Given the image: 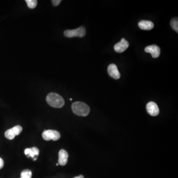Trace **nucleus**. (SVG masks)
Returning a JSON list of instances; mask_svg holds the SVG:
<instances>
[{
  "instance_id": "nucleus-1",
  "label": "nucleus",
  "mask_w": 178,
  "mask_h": 178,
  "mask_svg": "<svg viewBox=\"0 0 178 178\" xmlns=\"http://www.w3.org/2000/svg\"><path fill=\"white\" fill-rule=\"evenodd\" d=\"M46 101L50 106L55 108H62L65 104L63 98L55 92L48 94L46 98Z\"/></svg>"
},
{
  "instance_id": "nucleus-2",
  "label": "nucleus",
  "mask_w": 178,
  "mask_h": 178,
  "mask_svg": "<svg viewBox=\"0 0 178 178\" xmlns=\"http://www.w3.org/2000/svg\"><path fill=\"white\" fill-rule=\"evenodd\" d=\"M72 109L75 114L80 116H87L90 111L89 106L81 101L74 102L72 104Z\"/></svg>"
},
{
  "instance_id": "nucleus-3",
  "label": "nucleus",
  "mask_w": 178,
  "mask_h": 178,
  "mask_svg": "<svg viewBox=\"0 0 178 178\" xmlns=\"http://www.w3.org/2000/svg\"><path fill=\"white\" fill-rule=\"evenodd\" d=\"M86 29L84 27H81L73 30H66L64 32V35L68 38L79 37H83L86 35Z\"/></svg>"
},
{
  "instance_id": "nucleus-4",
  "label": "nucleus",
  "mask_w": 178,
  "mask_h": 178,
  "mask_svg": "<svg viewBox=\"0 0 178 178\" xmlns=\"http://www.w3.org/2000/svg\"><path fill=\"white\" fill-rule=\"evenodd\" d=\"M43 138L46 141H58L61 138L60 133L55 130H48L45 131L42 134Z\"/></svg>"
},
{
  "instance_id": "nucleus-5",
  "label": "nucleus",
  "mask_w": 178,
  "mask_h": 178,
  "mask_svg": "<svg viewBox=\"0 0 178 178\" xmlns=\"http://www.w3.org/2000/svg\"><path fill=\"white\" fill-rule=\"evenodd\" d=\"M129 46L128 42L126 41L124 38H122L119 43L115 45L114 50L116 52L119 53H123L127 50Z\"/></svg>"
},
{
  "instance_id": "nucleus-6",
  "label": "nucleus",
  "mask_w": 178,
  "mask_h": 178,
  "mask_svg": "<svg viewBox=\"0 0 178 178\" xmlns=\"http://www.w3.org/2000/svg\"><path fill=\"white\" fill-rule=\"evenodd\" d=\"M146 110L148 113L152 116H157L159 113V109L155 102L151 101L146 105Z\"/></svg>"
},
{
  "instance_id": "nucleus-7",
  "label": "nucleus",
  "mask_w": 178,
  "mask_h": 178,
  "mask_svg": "<svg viewBox=\"0 0 178 178\" xmlns=\"http://www.w3.org/2000/svg\"><path fill=\"white\" fill-rule=\"evenodd\" d=\"M146 53H150L153 58H158L160 55V49L158 46L156 45H150L145 48V49Z\"/></svg>"
},
{
  "instance_id": "nucleus-8",
  "label": "nucleus",
  "mask_w": 178,
  "mask_h": 178,
  "mask_svg": "<svg viewBox=\"0 0 178 178\" xmlns=\"http://www.w3.org/2000/svg\"><path fill=\"white\" fill-rule=\"evenodd\" d=\"M108 73L109 75L115 79H118L120 77V73L117 67L114 64H111L108 68Z\"/></svg>"
},
{
  "instance_id": "nucleus-9",
  "label": "nucleus",
  "mask_w": 178,
  "mask_h": 178,
  "mask_svg": "<svg viewBox=\"0 0 178 178\" xmlns=\"http://www.w3.org/2000/svg\"><path fill=\"white\" fill-rule=\"evenodd\" d=\"M68 158L67 152L64 149H61L58 153V164L61 166H64L67 164Z\"/></svg>"
},
{
  "instance_id": "nucleus-10",
  "label": "nucleus",
  "mask_w": 178,
  "mask_h": 178,
  "mask_svg": "<svg viewBox=\"0 0 178 178\" xmlns=\"http://www.w3.org/2000/svg\"><path fill=\"white\" fill-rule=\"evenodd\" d=\"M139 27L142 30H151L154 27V24L151 21L142 20L138 23Z\"/></svg>"
},
{
  "instance_id": "nucleus-11",
  "label": "nucleus",
  "mask_w": 178,
  "mask_h": 178,
  "mask_svg": "<svg viewBox=\"0 0 178 178\" xmlns=\"http://www.w3.org/2000/svg\"><path fill=\"white\" fill-rule=\"evenodd\" d=\"M5 136L6 138L8 139H13L16 136L14 133L12 128L7 130V131L5 133Z\"/></svg>"
},
{
  "instance_id": "nucleus-12",
  "label": "nucleus",
  "mask_w": 178,
  "mask_h": 178,
  "mask_svg": "<svg viewBox=\"0 0 178 178\" xmlns=\"http://www.w3.org/2000/svg\"><path fill=\"white\" fill-rule=\"evenodd\" d=\"M32 172L28 169H26L23 171L21 173L20 178H31Z\"/></svg>"
},
{
  "instance_id": "nucleus-13",
  "label": "nucleus",
  "mask_w": 178,
  "mask_h": 178,
  "mask_svg": "<svg viewBox=\"0 0 178 178\" xmlns=\"http://www.w3.org/2000/svg\"><path fill=\"white\" fill-rule=\"evenodd\" d=\"M171 26L174 30L178 32V20L177 17L173 18L171 21Z\"/></svg>"
},
{
  "instance_id": "nucleus-14",
  "label": "nucleus",
  "mask_w": 178,
  "mask_h": 178,
  "mask_svg": "<svg viewBox=\"0 0 178 178\" xmlns=\"http://www.w3.org/2000/svg\"><path fill=\"white\" fill-rule=\"evenodd\" d=\"M28 7L30 8H34L37 5V1L36 0H26Z\"/></svg>"
},
{
  "instance_id": "nucleus-15",
  "label": "nucleus",
  "mask_w": 178,
  "mask_h": 178,
  "mask_svg": "<svg viewBox=\"0 0 178 178\" xmlns=\"http://www.w3.org/2000/svg\"><path fill=\"white\" fill-rule=\"evenodd\" d=\"M12 129H13V131H14L15 136L20 135L22 131V128L20 125L15 126L14 127H13Z\"/></svg>"
},
{
  "instance_id": "nucleus-16",
  "label": "nucleus",
  "mask_w": 178,
  "mask_h": 178,
  "mask_svg": "<svg viewBox=\"0 0 178 178\" xmlns=\"http://www.w3.org/2000/svg\"><path fill=\"white\" fill-rule=\"evenodd\" d=\"M31 150H32L33 153H34L35 156H38L39 155V150L36 147H33V148H31Z\"/></svg>"
},
{
  "instance_id": "nucleus-17",
  "label": "nucleus",
  "mask_w": 178,
  "mask_h": 178,
  "mask_svg": "<svg viewBox=\"0 0 178 178\" xmlns=\"http://www.w3.org/2000/svg\"><path fill=\"white\" fill-rule=\"evenodd\" d=\"M52 2V3L54 6H58L60 4L61 1V0H53Z\"/></svg>"
},
{
  "instance_id": "nucleus-18",
  "label": "nucleus",
  "mask_w": 178,
  "mask_h": 178,
  "mask_svg": "<svg viewBox=\"0 0 178 178\" xmlns=\"http://www.w3.org/2000/svg\"><path fill=\"white\" fill-rule=\"evenodd\" d=\"M4 165V162L3 161V159L0 158V169H1Z\"/></svg>"
},
{
  "instance_id": "nucleus-19",
  "label": "nucleus",
  "mask_w": 178,
  "mask_h": 178,
  "mask_svg": "<svg viewBox=\"0 0 178 178\" xmlns=\"http://www.w3.org/2000/svg\"><path fill=\"white\" fill-rule=\"evenodd\" d=\"M74 178H84V177L83 175H80L79 176H78V177H74Z\"/></svg>"
},
{
  "instance_id": "nucleus-20",
  "label": "nucleus",
  "mask_w": 178,
  "mask_h": 178,
  "mask_svg": "<svg viewBox=\"0 0 178 178\" xmlns=\"http://www.w3.org/2000/svg\"><path fill=\"white\" fill-rule=\"evenodd\" d=\"M70 101H72V98H70Z\"/></svg>"
}]
</instances>
